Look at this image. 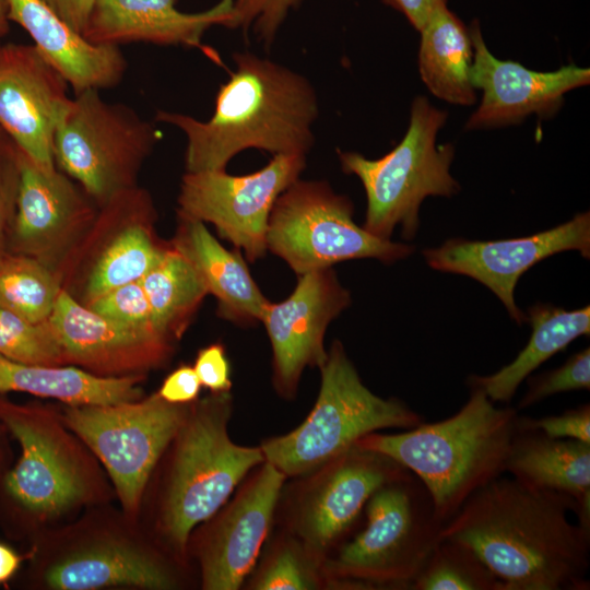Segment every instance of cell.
Here are the masks:
<instances>
[{
	"label": "cell",
	"instance_id": "cell-29",
	"mask_svg": "<svg viewBox=\"0 0 590 590\" xmlns=\"http://www.w3.org/2000/svg\"><path fill=\"white\" fill-rule=\"evenodd\" d=\"M418 71L430 93L450 104L469 106L473 48L469 28L447 5L437 9L420 32Z\"/></svg>",
	"mask_w": 590,
	"mask_h": 590
},
{
	"label": "cell",
	"instance_id": "cell-9",
	"mask_svg": "<svg viewBox=\"0 0 590 590\" xmlns=\"http://www.w3.org/2000/svg\"><path fill=\"white\" fill-rule=\"evenodd\" d=\"M161 132L135 110L109 103L99 90L75 94L54 138L57 169L76 181L99 206L138 186Z\"/></svg>",
	"mask_w": 590,
	"mask_h": 590
},
{
	"label": "cell",
	"instance_id": "cell-10",
	"mask_svg": "<svg viewBox=\"0 0 590 590\" xmlns=\"http://www.w3.org/2000/svg\"><path fill=\"white\" fill-rule=\"evenodd\" d=\"M267 250L297 275L354 259L391 263L410 256L408 244L381 239L353 221V204L324 180L297 179L275 201Z\"/></svg>",
	"mask_w": 590,
	"mask_h": 590
},
{
	"label": "cell",
	"instance_id": "cell-47",
	"mask_svg": "<svg viewBox=\"0 0 590 590\" xmlns=\"http://www.w3.org/2000/svg\"><path fill=\"white\" fill-rule=\"evenodd\" d=\"M5 134L4 132L2 131V129L0 128V144L2 143V141L5 139Z\"/></svg>",
	"mask_w": 590,
	"mask_h": 590
},
{
	"label": "cell",
	"instance_id": "cell-40",
	"mask_svg": "<svg viewBox=\"0 0 590 590\" xmlns=\"http://www.w3.org/2000/svg\"><path fill=\"white\" fill-rule=\"evenodd\" d=\"M193 368L201 386L211 393L229 392L231 368L223 345L213 343L199 350Z\"/></svg>",
	"mask_w": 590,
	"mask_h": 590
},
{
	"label": "cell",
	"instance_id": "cell-22",
	"mask_svg": "<svg viewBox=\"0 0 590 590\" xmlns=\"http://www.w3.org/2000/svg\"><path fill=\"white\" fill-rule=\"evenodd\" d=\"M179 0H94L83 37L92 44L118 46L150 43L160 46L199 48L209 56L202 37L213 26L228 27L234 0H220L211 8L181 12Z\"/></svg>",
	"mask_w": 590,
	"mask_h": 590
},
{
	"label": "cell",
	"instance_id": "cell-13",
	"mask_svg": "<svg viewBox=\"0 0 590 590\" xmlns=\"http://www.w3.org/2000/svg\"><path fill=\"white\" fill-rule=\"evenodd\" d=\"M306 155L276 154L257 172L231 175L226 169L185 172L177 196V215L212 224L219 235L244 251L249 261L264 257L272 208L299 179Z\"/></svg>",
	"mask_w": 590,
	"mask_h": 590
},
{
	"label": "cell",
	"instance_id": "cell-12",
	"mask_svg": "<svg viewBox=\"0 0 590 590\" xmlns=\"http://www.w3.org/2000/svg\"><path fill=\"white\" fill-rule=\"evenodd\" d=\"M157 210L139 185L104 205L57 272L61 288L82 305L120 285L140 281L164 256L169 241L156 231Z\"/></svg>",
	"mask_w": 590,
	"mask_h": 590
},
{
	"label": "cell",
	"instance_id": "cell-15",
	"mask_svg": "<svg viewBox=\"0 0 590 590\" xmlns=\"http://www.w3.org/2000/svg\"><path fill=\"white\" fill-rule=\"evenodd\" d=\"M351 304V294L332 268L298 275L291 295L268 302L259 322L264 326L273 353V384L292 398L303 371L324 363L328 326Z\"/></svg>",
	"mask_w": 590,
	"mask_h": 590
},
{
	"label": "cell",
	"instance_id": "cell-7",
	"mask_svg": "<svg viewBox=\"0 0 590 590\" xmlns=\"http://www.w3.org/2000/svg\"><path fill=\"white\" fill-rule=\"evenodd\" d=\"M320 371L318 398L305 421L260 446L266 461L285 476L316 471L367 434L385 428L410 429L424 422L402 401L370 391L338 340Z\"/></svg>",
	"mask_w": 590,
	"mask_h": 590
},
{
	"label": "cell",
	"instance_id": "cell-17",
	"mask_svg": "<svg viewBox=\"0 0 590 590\" xmlns=\"http://www.w3.org/2000/svg\"><path fill=\"white\" fill-rule=\"evenodd\" d=\"M317 471L297 505L293 528L319 559L353 526L378 488L411 473L387 456L356 445Z\"/></svg>",
	"mask_w": 590,
	"mask_h": 590
},
{
	"label": "cell",
	"instance_id": "cell-4",
	"mask_svg": "<svg viewBox=\"0 0 590 590\" xmlns=\"http://www.w3.org/2000/svg\"><path fill=\"white\" fill-rule=\"evenodd\" d=\"M0 424L21 447L14 467L0 475V516L12 526L45 521L95 498L99 484L92 458L60 413L0 394Z\"/></svg>",
	"mask_w": 590,
	"mask_h": 590
},
{
	"label": "cell",
	"instance_id": "cell-45",
	"mask_svg": "<svg viewBox=\"0 0 590 590\" xmlns=\"http://www.w3.org/2000/svg\"><path fill=\"white\" fill-rule=\"evenodd\" d=\"M8 1L0 0V39L5 36L10 30V20L8 14Z\"/></svg>",
	"mask_w": 590,
	"mask_h": 590
},
{
	"label": "cell",
	"instance_id": "cell-21",
	"mask_svg": "<svg viewBox=\"0 0 590 590\" xmlns=\"http://www.w3.org/2000/svg\"><path fill=\"white\" fill-rule=\"evenodd\" d=\"M48 322L66 364L103 377L145 375L166 365L175 343L156 330L117 323L61 290Z\"/></svg>",
	"mask_w": 590,
	"mask_h": 590
},
{
	"label": "cell",
	"instance_id": "cell-24",
	"mask_svg": "<svg viewBox=\"0 0 590 590\" xmlns=\"http://www.w3.org/2000/svg\"><path fill=\"white\" fill-rule=\"evenodd\" d=\"M11 22L66 79L74 94L118 85L127 61L118 46L95 45L71 28L40 0H7Z\"/></svg>",
	"mask_w": 590,
	"mask_h": 590
},
{
	"label": "cell",
	"instance_id": "cell-41",
	"mask_svg": "<svg viewBox=\"0 0 590 590\" xmlns=\"http://www.w3.org/2000/svg\"><path fill=\"white\" fill-rule=\"evenodd\" d=\"M201 387L193 366L180 365L164 379L157 392L169 403L190 404L198 399Z\"/></svg>",
	"mask_w": 590,
	"mask_h": 590
},
{
	"label": "cell",
	"instance_id": "cell-33",
	"mask_svg": "<svg viewBox=\"0 0 590 590\" xmlns=\"http://www.w3.org/2000/svg\"><path fill=\"white\" fill-rule=\"evenodd\" d=\"M0 355L24 364L67 365L48 320L33 323L2 308Z\"/></svg>",
	"mask_w": 590,
	"mask_h": 590
},
{
	"label": "cell",
	"instance_id": "cell-32",
	"mask_svg": "<svg viewBox=\"0 0 590 590\" xmlns=\"http://www.w3.org/2000/svg\"><path fill=\"white\" fill-rule=\"evenodd\" d=\"M410 589L505 590V587L470 547L441 538Z\"/></svg>",
	"mask_w": 590,
	"mask_h": 590
},
{
	"label": "cell",
	"instance_id": "cell-30",
	"mask_svg": "<svg viewBox=\"0 0 590 590\" xmlns=\"http://www.w3.org/2000/svg\"><path fill=\"white\" fill-rule=\"evenodd\" d=\"M140 282L155 328L176 344L209 295L201 275L193 264L170 245Z\"/></svg>",
	"mask_w": 590,
	"mask_h": 590
},
{
	"label": "cell",
	"instance_id": "cell-44",
	"mask_svg": "<svg viewBox=\"0 0 590 590\" xmlns=\"http://www.w3.org/2000/svg\"><path fill=\"white\" fill-rule=\"evenodd\" d=\"M22 556L0 542V585L10 580L20 568Z\"/></svg>",
	"mask_w": 590,
	"mask_h": 590
},
{
	"label": "cell",
	"instance_id": "cell-11",
	"mask_svg": "<svg viewBox=\"0 0 590 590\" xmlns=\"http://www.w3.org/2000/svg\"><path fill=\"white\" fill-rule=\"evenodd\" d=\"M190 404L169 403L156 391L115 404L66 405L60 414L104 464L125 511L134 515L153 469Z\"/></svg>",
	"mask_w": 590,
	"mask_h": 590
},
{
	"label": "cell",
	"instance_id": "cell-5",
	"mask_svg": "<svg viewBox=\"0 0 590 590\" xmlns=\"http://www.w3.org/2000/svg\"><path fill=\"white\" fill-rule=\"evenodd\" d=\"M232 406L229 392L197 399L173 439L161 526L179 552H185L192 530L214 516L247 473L266 461L260 447L239 446L229 438Z\"/></svg>",
	"mask_w": 590,
	"mask_h": 590
},
{
	"label": "cell",
	"instance_id": "cell-18",
	"mask_svg": "<svg viewBox=\"0 0 590 590\" xmlns=\"http://www.w3.org/2000/svg\"><path fill=\"white\" fill-rule=\"evenodd\" d=\"M34 45H0V128L36 165L56 169L54 138L71 97Z\"/></svg>",
	"mask_w": 590,
	"mask_h": 590
},
{
	"label": "cell",
	"instance_id": "cell-39",
	"mask_svg": "<svg viewBox=\"0 0 590 590\" xmlns=\"http://www.w3.org/2000/svg\"><path fill=\"white\" fill-rule=\"evenodd\" d=\"M517 428L538 430L551 438L590 444V405L586 403L560 415L541 418L518 416Z\"/></svg>",
	"mask_w": 590,
	"mask_h": 590
},
{
	"label": "cell",
	"instance_id": "cell-23",
	"mask_svg": "<svg viewBox=\"0 0 590 590\" xmlns=\"http://www.w3.org/2000/svg\"><path fill=\"white\" fill-rule=\"evenodd\" d=\"M44 583L57 590L110 587L170 589L176 579L161 556L141 543L102 535L71 546L43 570Z\"/></svg>",
	"mask_w": 590,
	"mask_h": 590
},
{
	"label": "cell",
	"instance_id": "cell-16",
	"mask_svg": "<svg viewBox=\"0 0 590 590\" xmlns=\"http://www.w3.org/2000/svg\"><path fill=\"white\" fill-rule=\"evenodd\" d=\"M568 250L590 257L589 212L531 236L489 241L456 238L426 249L423 255L435 270L467 275L485 285L520 324L527 321V315L515 302L519 279L535 263Z\"/></svg>",
	"mask_w": 590,
	"mask_h": 590
},
{
	"label": "cell",
	"instance_id": "cell-28",
	"mask_svg": "<svg viewBox=\"0 0 590 590\" xmlns=\"http://www.w3.org/2000/svg\"><path fill=\"white\" fill-rule=\"evenodd\" d=\"M526 315L532 333L517 357L492 375H472L468 379L469 386L481 388L495 403L509 402L534 369L565 350L575 339L590 332L589 306L565 310L548 304H535Z\"/></svg>",
	"mask_w": 590,
	"mask_h": 590
},
{
	"label": "cell",
	"instance_id": "cell-36",
	"mask_svg": "<svg viewBox=\"0 0 590 590\" xmlns=\"http://www.w3.org/2000/svg\"><path fill=\"white\" fill-rule=\"evenodd\" d=\"M589 388L590 349L587 347L569 357L560 367L529 378L528 391L519 401L517 410L534 405L557 393Z\"/></svg>",
	"mask_w": 590,
	"mask_h": 590
},
{
	"label": "cell",
	"instance_id": "cell-3",
	"mask_svg": "<svg viewBox=\"0 0 590 590\" xmlns=\"http://www.w3.org/2000/svg\"><path fill=\"white\" fill-rule=\"evenodd\" d=\"M452 416L398 434L370 433L355 445L387 456L428 491L444 524L479 488L505 473L518 410L498 408L479 387Z\"/></svg>",
	"mask_w": 590,
	"mask_h": 590
},
{
	"label": "cell",
	"instance_id": "cell-19",
	"mask_svg": "<svg viewBox=\"0 0 590 590\" xmlns=\"http://www.w3.org/2000/svg\"><path fill=\"white\" fill-rule=\"evenodd\" d=\"M286 476L264 461L209 520L198 557L203 589L236 590L255 567Z\"/></svg>",
	"mask_w": 590,
	"mask_h": 590
},
{
	"label": "cell",
	"instance_id": "cell-14",
	"mask_svg": "<svg viewBox=\"0 0 590 590\" xmlns=\"http://www.w3.org/2000/svg\"><path fill=\"white\" fill-rule=\"evenodd\" d=\"M16 153L20 179L9 251L32 257L57 275L99 208L64 173L43 169L17 146Z\"/></svg>",
	"mask_w": 590,
	"mask_h": 590
},
{
	"label": "cell",
	"instance_id": "cell-46",
	"mask_svg": "<svg viewBox=\"0 0 590 590\" xmlns=\"http://www.w3.org/2000/svg\"><path fill=\"white\" fill-rule=\"evenodd\" d=\"M2 461H3V452H2V448H1V446H0V473H2V472H1Z\"/></svg>",
	"mask_w": 590,
	"mask_h": 590
},
{
	"label": "cell",
	"instance_id": "cell-2",
	"mask_svg": "<svg viewBox=\"0 0 590 590\" xmlns=\"http://www.w3.org/2000/svg\"><path fill=\"white\" fill-rule=\"evenodd\" d=\"M235 70L215 97L208 120L157 110L155 121L186 137V172L222 170L248 149L307 155L319 115L314 85L303 74L253 52L233 55Z\"/></svg>",
	"mask_w": 590,
	"mask_h": 590
},
{
	"label": "cell",
	"instance_id": "cell-35",
	"mask_svg": "<svg viewBox=\"0 0 590 590\" xmlns=\"http://www.w3.org/2000/svg\"><path fill=\"white\" fill-rule=\"evenodd\" d=\"M303 0H234L233 17L227 28L251 32L258 42L270 47L288 17Z\"/></svg>",
	"mask_w": 590,
	"mask_h": 590
},
{
	"label": "cell",
	"instance_id": "cell-26",
	"mask_svg": "<svg viewBox=\"0 0 590 590\" xmlns=\"http://www.w3.org/2000/svg\"><path fill=\"white\" fill-rule=\"evenodd\" d=\"M505 472L528 486L571 498L578 524L590 531V444L517 428Z\"/></svg>",
	"mask_w": 590,
	"mask_h": 590
},
{
	"label": "cell",
	"instance_id": "cell-8",
	"mask_svg": "<svg viewBox=\"0 0 590 590\" xmlns=\"http://www.w3.org/2000/svg\"><path fill=\"white\" fill-rule=\"evenodd\" d=\"M364 528L323 560V575L347 586L410 589L441 540L432 497L412 473L378 488L365 506Z\"/></svg>",
	"mask_w": 590,
	"mask_h": 590
},
{
	"label": "cell",
	"instance_id": "cell-6",
	"mask_svg": "<svg viewBox=\"0 0 590 590\" xmlns=\"http://www.w3.org/2000/svg\"><path fill=\"white\" fill-rule=\"evenodd\" d=\"M446 120V111L425 96H417L403 139L386 155L370 160L356 152L338 151L341 169L358 177L365 189L367 209L362 226L369 234L390 239L400 226L404 239L410 240L420 226L423 200L429 196L452 197L460 190L449 172L453 145L436 144Z\"/></svg>",
	"mask_w": 590,
	"mask_h": 590
},
{
	"label": "cell",
	"instance_id": "cell-31",
	"mask_svg": "<svg viewBox=\"0 0 590 590\" xmlns=\"http://www.w3.org/2000/svg\"><path fill=\"white\" fill-rule=\"evenodd\" d=\"M61 285L38 260L11 251L0 253V308L30 322L49 319Z\"/></svg>",
	"mask_w": 590,
	"mask_h": 590
},
{
	"label": "cell",
	"instance_id": "cell-43",
	"mask_svg": "<svg viewBox=\"0 0 590 590\" xmlns=\"http://www.w3.org/2000/svg\"><path fill=\"white\" fill-rule=\"evenodd\" d=\"M75 32L82 34L94 0H40Z\"/></svg>",
	"mask_w": 590,
	"mask_h": 590
},
{
	"label": "cell",
	"instance_id": "cell-25",
	"mask_svg": "<svg viewBox=\"0 0 590 590\" xmlns=\"http://www.w3.org/2000/svg\"><path fill=\"white\" fill-rule=\"evenodd\" d=\"M172 247L186 257L201 275L221 318L240 323L259 322L268 304L239 252L226 249L198 220L177 215Z\"/></svg>",
	"mask_w": 590,
	"mask_h": 590
},
{
	"label": "cell",
	"instance_id": "cell-42",
	"mask_svg": "<svg viewBox=\"0 0 590 590\" xmlns=\"http://www.w3.org/2000/svg\"><path fill=\"white\" fill-rule=\"evenodd\" d=\"M382 2L402 13L417 32L422 31L437 9L447 5V0H382Z\"/></svg>",
	"mask_w": 590,
	"mask_h": 590
},
{
	"label": "cell",
	"instance_id": "cell-20",
	"mask_svg": "<svg viewBox=\"0 0 590 590\" xmlns=\"http://www.w3.org/2000/svg\"><path fill=\"white\" fill-rule=\"evenodd\" d=\"M469 32L473 48L471 82L475 90L483 91V96L465 130L515 125L532 114L551 117L566 93L590 82L589 68L569 64L541 72L516 61L499 60L488 50L477 21L471 23Z\"/></svg>",
	"mask_w": 590,
	"mask_h": 590
},
{
	"label": "cell",
	"instance_id": "cell-38",
	"mask_svg": "<svg viewBox=\"0 0 590 590\" xmlns=\"http://www.w3.org/2000/svg\"><path fill=\"white\" fill-rule=\"evenodd\" d=\"M20 170L15 144L8 138L0 144V253L9 245L16 210Z\"/></svg>",
	"mask_w": 590,
	"mask_h": 590
},
{
	"label": "cell",
	"instance_id": "cell-1",
	"mask_svg": "<svg viewBox=\"0 0 590 590\" xmlns=\"http://www.w3.org/2000/svg\"><path fill=\"white\" fill-rule=\"evenodd\" d=\"M576 503L499 476L444 523L441 538L470 547L505 590H588L590 531L573 523Z\"/></svg>",
	"mask_w": 590,
	"mask_h": 590
},
{
	"label": "cell",
	"instance_id": "cell-37",
	"mask_svg": "<svg viewBox=\"0 0 590 590\" xmlns=\"http://www.w3.org/2000/svg\"><path fill=\"white\" fill-rule=\"evenodd\" d=\"M85 306L97 315L117 323L157 331L140 281L115 287L94 298Z\"/></svg>",
	"mask_w": 590,
	"mask_h": 590
},
{
	"label": "cell",
	"instance_id": "cell-27",
	"mask_svg": "<svg viewBox=\"0 0 590 590\" xmlns=\"http://www.w3.org/2000/svg\"><path fill=\"white\" fill-rule=\"evenodd\" d=\"M145 375L103 377L74 365H37L0 355V394L25 392L66 405H104L143 397Z\"/></svg>",
	"mask_w": 590,
	"mask_h": 590
},
{
	"label": "cell",
	"instance_id": "cell-34",
	"mask_svg": "<svg viewBox=\"0 0 590 590\" xmlns=\"http://www.w3.org/2000/svg\"><path fill=\"white\" fill-rule=\"evenodd\" d=\"M321 560L297 541L279 544L257 573L250 588L307 590L321 585Z\"/></svg>",
	"mask_w": 590,
	"mask_h": 590
}]
</instances>
